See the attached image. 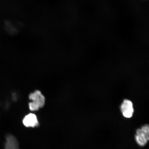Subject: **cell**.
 <instances>
[{"label":"cell","instance_id":"6da1fadb","mask_svg":"<svg viewBox=\"0 0 149 149\" xmlns=\"http://www.w3.org/2000/svg\"><path fill=\"white\" fill-rule=\"evenodd\" d=\"M136 142L140 146L143 147L148 143L149 140V126L145 124L136 131L135 135Z\"/></svg>","mask_w":149,"mask_h":149},{"label":"cell","instance_id":"7a4b0ae2","mask_svg":"<svg viewBox=\"0 0 149 149\" xmlns=\"http://www.w3.org/2000/svg\"><path fill=\"white\" fill-rule=\"evenodd\" d=\"M30 100L38 105L39 107H44L45 103V98L40 91L36 90L31 93L29 96Z\"/></svg>","mask_w":149,"mask_h":149},{"label":"cell","instance_id":"3957f363","mask_svg":"<svg viewBox=\"0 0 149 149\" xmlns=\"http://www.w3.org/2000/svg\"><path fill=\"white\" fill-rule=\"evenodd\" d=\"M121 111L123 115L127 118H130L133 116L134 110L133 104L131 101L124 100L121 106Z\"/></svg>","mask_w":149,"mask_h":149},{"label":"cell","instance_id":"277c9868","mask_svg":"<svg viewBox=\"0 0 149 149\" xmlns=\"http://www.w3.org/2000/svg\"><path fill=\"white\" fill-rule=\"evenodd\" d=\"M23 123L27 127H35L39 126V123L36 115L34 113H29L24 117Z\"/></svg>","mask_w":149,"mask_h":149},{"label":"cell","instance_id":"5b68a950","mask_svg":"<svg viewBox=\"0 0 149 149\" xmlns=\"http://www.w3.org/2000/svg\"><path fill=\"white\" fill-rule=\"evenodd\" d=\"M5 149H19L18 141L14 136L8 135L7 136Z\"/></svg>","mask_w":149,"mask_h":149},{"label":"cell","instance_id":"8992f818","mask_svg":"<svg viewBox=\"0 0 149 149\" xmlns=\"http://www.w3.org/2000/svg\"><path fill=\"white\" fill-rule=\"evenodd\" d=\"M29 107L30 110L32 111H38L40 109L38 105H37L36 104H35L33 102H29Z\"/></svg>","mask_w":149,"mask_h":149}]
</instances>
